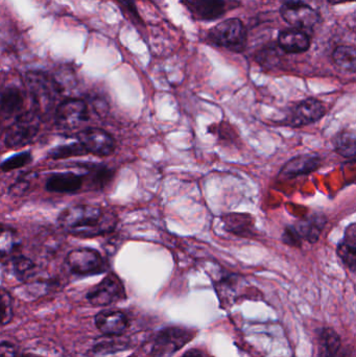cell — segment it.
Listing matches in <instances>:
<instances>
[{
	"label": "cell",
	"instance_id": "19",
	"mask_svg": "<svg viewBox=\"0 0 356 357\" xmlns=\"http://www.w3.org/2000/svg\"><path fill=\"white\" fill-rule=\"evenodd\" d=\"M24 106V94L15 86L6 88L0 96V111L6 116L18 114Z\"/></svg>",
	"mask_w": 356,
	"mask_h": 357
},
{
	"label": "cell",
	"instance_id": "6",
	"mask_svg": "<svg viewBox=\"0 0 356 357\" xmlns=\"http://www.w3.org/2000/svg\"><path fill=\"white\" fill-rule=\"evenodd\" d=\"M66 261L71 272L79 276L100 274L106 270L100 252L90 248L73 250L67 256Z\"/></svg>",
	"mask_w": 356,
	"mask_h": 357
},
{
	"label": "cell",
	"instance_id": "27",
	"mask_svg": "<svg viewBox=\"0 0 356 357\" xmlns=\"http://www.w3.org/2000/svg\"><path fill=\"white\" fill-rule=\"evenodd\" d=\"M15 239L14 231L0 225V256L6 255L13 251L16 245Z\"/></svg>",
	"mask_w": 356,
	"mask_h": 357
},
{
	"label": "cell",
	"instance_id": "14",
	"mask_svg": "<svg viewBox=\"0 0 356 357\" xmlns=\"http://www.w3.org/2000/svg\"><path fill=\"white\" fill-rule=\"evenodd\" d=\"M182 3L199 20H215L225 13L224 0H181Z\"/></svg>",
	"mask_w": 356,
	"mask_h": 357
},
{
	"label": "cell",
	"instance_id": "17",
	"mask_svg": "<svg viewBox=\"0 0 356 357\" xmlns=\"http://www.w3.org/2000/svg\"><path fill=\"white\" fill-rule=\"evenodd\" d=\"M278 44L288 54H300L309 50L311 39L304 31L296 29H286L278 36Z\"/></svg>",
	"mask_w": 356,
	"mask_h": 357
},
{
	"label": "cell",
	"instance_id": "24",
	"mask_svg": "<svg viewBox=\"0 0 356 357\" xmlns=\"http://www.w3.org/2000/svg\"><path fill=\"white\" fill-rule=\"evenodd\" d=\"M14 317L12 296L8 291L0 289V326H6L12 322Z\"/></svg>",
	"mask_w": 356,
	"mask_h": 357
},
{
	"label": "cell",
	"instance_id": "1",
	"mask_svg": "<svg viewBox=\"0 0 356 357\" xmlns=\"http://www.w3.org/2000/svg\"><path fill=\"white\" fill-rule=\"evenodd\" d=\"M58 222L75 236L91 238L112 232L117 225V216L100 206L77 204L65 208L59 215Z\"/></svg>",
	"mask_w": 356,
	"mask_h": 357
},
{
	"label": "cell",
	"instance_id": "3",
	"mask_svg": "<svg viewBox=\"0 0 356 357\" xmlns=\"http://www.w3.org/2000/svg\"><path fill=\"white\" fill-rule=\"evenodd\" d=\"M209 39L215 45L242 52L246 47L248 33L240 19L231 18L212 27L209 31Z\"/></svg>",
	"mask_w": 356,
	"mask_h": 357
},
{
	"label": "cell",
	"instance_id": "29",
	"mask_svg": "<svg viewBox=\"0 0 356 357\" xmlns=\"http://www.w3.org/2000/svg\"><path fill=\"white\" fill-rule=\"evenodd\" d=\"M29 182L25 178H20V180H17L14 184L10 186V195H14V197H22L23 195L29 191Z\"/></svg>",
	"mask_w": 356,
	"mask_h": 357
},
{
	"label": "cell",
	"instance_id": "13",
	"mask_svg": "<svg viewBox=\"0 0 356 357\" xmlns=\"http://www.w3.org/2000/svg\"><path fill=\"white\" fill-rule=\"evenodd\" d=\"M95 325L105 335H121L129 328V319L121 312L106 310L96 314Z\"/></svg>",
	"mask_w": 356,
	"mask_h": 357
},
{
	"label": "cell",
	"instance_id": "11",
	"mask_svg": "<svg viewBox=\"0 0 356 357\" xmlns=\"http://www.w3.org/2000/svg\"><path fill=\"white\" fill-rule=\"evenodd\" d=\"M280 13L282 18L288 24L299 31L301 29L311 31L321 21L319 13L309 6H284V4Z\"/></svg>",
	"mask_w": 356,
	"mask_h": 357
},
{
	"label": "cell",
	"instance_id": "35",
	"mask_svg": "<svg viewBox=\"0 0 356 357\" xmlns=\"http://www.w3.org/2000/svg\"><path fill=\"white\" fill-rule=\"evenodd\" d=\"M353 2L355 1V0H328V2L332 4H340V3H344V2Z\"/></svg>",
	"mask_w": 356,
	"mask_h": 357
},
{
	"label": "cell",
	"instance_id": "9",
	"mask_svg": "<svg viewBox=\"0 0 356 357\" xmlns=\"http://www.w3.org/2000/svg\"><path fill=\"white\" fill-rule=\"evenodd\" d=\"M77 142L84 146L88 154L109 156L114 153L116 142L114 138L102 129L88 128L77 133Z\"/></svg>",
	"mask_w": 356,
	"mask_h": 357
},
{
	"label": "cell",
	"instance_id": "2",
	"mask_svg": "<svg viewBox=\"0 0 356 357\" xmlns=\"http://www.w3.org/2000/svg\"><path fill=\"white\" fill-rule=\"evenodd\" d=\"M25 82L36 112L40 116L49 112L62 91L56 79L42 71H29L25 75Z\"/></svg>",
	"mask_w": 356,
	"mask_h": 357
},
{
	"label": "cell",
	"instance_id": "36",
	"mask_svg": "<svg viewBox=\"0 0 356 357\" xmlns=\"http://www.w3.org/2000/svg\"><path fill=\"white\" fill-rule=\"evenodd\" d=\"M17 357H41V356H33V354H26V356H17Z\"/></svg>",
	"mask_w": 356,
	"mask_h": 357
},
{
	"label": "cell",
	"instance_id": "28",
	"mask_svg": "<svg viewBox=\"0 0 356 357\" xmlns=\"http://www.w3.org/2000/svg\"><path fill=\"white\" fill-rule=\"evenodd\" d=\"M112 169L106 167H100L93 169V173L91 175L92 184L98 188H104L112 180Z\"/></svg>",
	"mask_w": 356,
	"mask_h": 357
},
{
	"label": "cell",
	"instance_id": "5",
	"mask_svg": "<svg viewBox=\"0 0 356 357\" xmlns=\"http://www.w3.org/2000/svg\"><path fill=\"white\" fill-rule=\"evenodd\" d=\"M194 333L181 327H169L158 333L153 345V357H171L183 348Z\"/></svg>",
	"mask_w": 356,
	"mask_h": 357
},
{
	"label": "cell",
	"instance_id": "8",
	"mask_svg": "<svg viewBox=\"0 0 356 357\" xmlns=\"http://www.w3.org/2000/svg\"><path fill=\"white\" fill-rule=\"evenodd\" d=\"M89 110L85 100L68 98L59 105L56 111V126L61 129L72 130L86 123Z\"/></svg>",
	"mask_w": 356,
	"mask_h": 357
},
{
	"label": "cell",
	"instance_id": "32",
	"mask_svg": "<svg viewBox=\"0 0 356 357\" xmlns=\"http://www.w3.org/2000/svg\"><path fill=\"white\" fill-rule=\"evenodd\" d=\"M116 1L118 2L121 6H123L130 14L133 15L135 18L140 19L139 13H138L134 0H116Z\"/></svg>",
	"mask_w": 356,
	"mask_h": 357
},
{
	"label": "cell",
	"instance_id": "20",
	"mask_svg": "<svg viewBox=\"0 0 356 357\" xmlns=\"http://www.w3.org/2000/svg\"><path fill=\"white\" fill-rule=\"evenodd\" d=\"M334 63L343 70L355 73L356 70V50L353 46L342 45L336 47L332 54Z\"/></svg>",
	"mask_w": 356,
	"mask_h": 357
},
{
	"label": "cell",
	"instance_id": "21",
	"mask_svg": "<svg viewBox=\"0 0 356 357\" xmlns=\"http://www.w3.org/2000/svg\"><path fill=\"white\" fill-rule=\"evenodd\" d=\"M321 351L320 357H336L341 348V340L336 331L332 329H325L321 333Z\"/></svg>",
	"mask_w": 356,
	"mask_h": 357
},
{
	"label": "cell",
	"instance_id": "4",
	"mask_svg": "<svg viewBox=\"0 0 356 357\" xmlns=\"http://www.w3.org/2000/svg\"><path fill=\"white\" fill-rule=\"evenodd\" d=\"M39 131L40 115L36 111L23 113L10 126L4 142L8 148H22L33 142Z\"/></svg>",
	"mask_w": 356,
	"mask_h": 357
},
{
	"label": "cell",
	"instance_id": "33",
	"mask_svg": "<svg viewBox=\"0 0 356 357\" xmlns=\"http://www.w3.org/2000/svg\"><path fill=\"white\" fill-rule=\"evenodd\" d=\"M311 0H284V6H309Z\"/></svg>",
	"mask_w": 356,
	"mask_h": 357
},
{
	"label": "cell",
	"instance_id": "15",
	"mask_svg": "<svg viewBox=\"0 0 356 357\" xmlns=\"http://www.w3.org/2000/svg\"><path fill=\"white\" fill-rule=\"evenodd\" d=\"M326 224H327V218L324 214L315 213L298 220L293 228L299 238L315 243L321 236Z\"/></svg>",
	"mask_w": 356,
	"mask_h": 357
},
{
	"label": "cell",
	"instance_id": "30",
	"mask_svg": "<svg viewBox=\"0 0 356 357\" xmlns=\"http://www.w3.org/2000/svg\"><path fill=\"white\" fill-rule=\"evenodd\" d=\"M300 241L301 239L299 238L298 235L295 232L293 227H290V228L286 229V232H284V243L291 245H300Z\"/></svg>",
	"mask_w": 356,
	"mask_h": 357
},
{
	"label": "cell",
	"instance_id": "34",
	"mask_svg": "<svg viewBox=\"0 0 356 357\" xmlns=\"http://www.w3.org/2000/svg\"><path fill=\"white\" fill-rule=\"evenodd\" d=\"M182 357H204L198 350H190V351L186 352Z\"/></svg>",
	"mask_w": 356,
	"mask_h": 357
},
{
	"label": "cell",
	"instance_id": "18",
	"mask_svg": "<svg viewBox=\"0 0 356 357\" xmlns=\"http://www.w3.org/2000/svg\"><path fill=\"white\" fill-rule=\"evenodd\" d=\"M338 255L351 272H355L356 225L355 222L347 228L344 239L339 243Z\"/></svg>",
	"mask_w": 356,
	"mask_h": 357
},
{
	"label": "cell",
	"instance_id": "25",
	"mask_svg": "<svg viewBox=\"0 0 356 357\" xmlns=\"http://www.w3.org/2000/svg\"><path fill=\"white\" fill-rule=\"evenodd\" d=\"M31 160H33V156H31V152L19 153V154L14 155V156L3 161L0 165V169L6 173V172H13L15 169L26 167L27 165L31 162Z\"/></svg>",
	"mask_w": 356,
	"mask_h": 357
},
{
	"label": "cell",
	"instance_id": "26",
	"mask_svg": "<svg viewBox=\"0 0 356 357\" xmlns=\"http://www.w3.org/2000/svg\"><path fill=\"white\" fill-rule=\"evenodd\" d=\"M13 270L20 280H25L33 274L35 264L24 256H18L13 260Z\"/></svg>",
	"mask_w": 356,
	"mask_h": 357
},
{
	"label": "cell",
	"instance_id": "7",
	"mask_svg": "<svg viewBox=\"0 0 356 357\" xmlns=\"http://www.w3.org/2000/svg\"><path fill=\"white\" fill-rule=\"evenodd\" d=\"M125 298V289L118 276L109 274L87 294L88 301L93 306H108Z\"/></svg>",
	"mask_w": 356,
	"mask_h": 357
},
{
	"label": "cell",
	"instance_id": "23",
	"mask_svg": "<svg viewBox=\"0 0 356 357\" xmlns=\"http://www.w3.org/2000/svg\"><path fill=\"white\" fill-rule=\"evenodd\" d=\"M87 154V151L77 142H72V144H62V146H56V148L49 151L48 156H49V158L54 159V160H62V159L84 156V155Z\"/></svg>",
	"mask_w": 356,
	"mask_h": 357
},
{
	"label": "cell",
	"instance_id": "16",
	"mask_svg": "<svg viewBox=\"0 0 356 357\" xmlns=\"http://www.w3.org/2000/svg\"><path fill=\"white\" fill-rule=\"evenodd\" d=\"M83 177L75 173L52 174L46 181V189L54 193H75L83 186Z\"/></svg>",
	"mask_w": 356,
	"mask_h": 357
},
{
	"label": "cell",
	"instance_id": "10",
	"mask_svg": "<svg viewBox=\"0 0 356 357\" xmlns=\"http://www.w3.org/2000/svg\"><path fill=\"white\" fill-rule=\"evenodd\" d=\"M323 102L316 98H307L294 107L286 119L290 127H302L320 121L325 115Z\"/></svg>",
	"mask_w": 356,
	"mask_h": 357
},
{
	"label": "cell",
	"instance_id": "22",
	"mask_svg": "<svg viewBox=\"0 0 356 357\" xmlns=\"http://www.w3.org/2000/svg\"><path fill=\"white\" fill-rule=\"evenodd\" d=\"M355 134L353 131L341 132L334 140L336 152L345 158H355Z\"/></svg>",
	"mask_w": 356,
	"mask_h": 357
},
{
	"label": "cell",
	"instance_id": "31",
	"mask_svg": "<svg viewBox=\"0 0 356 357\" xmlns=\"http://www.w3.org/2000/svg\"><path fill=\"white\" fill-rule=\"evenodd\" d=\"M17 349L8 342L0 343V357H17Z\"/></svg>",
	"mask_w": 356,
	"mask_h": 357
},
{
	"label": "cell",
	"instance_id": "12",
	"mask_svg": "<svg viewBox=\"0 0 356 357\" xmlns=\"http://www.w3.org/2000/svg\"><path fill=\"white\" fill-rule=\"evenodd\" d=\"M322 160L317 155L302 154L288 161L280 169V177L295 178L300 176L309 175L321 167Z\"/></svg>",
	"mask_w": 356,
	"mask_h": 357
}]
</instances>
